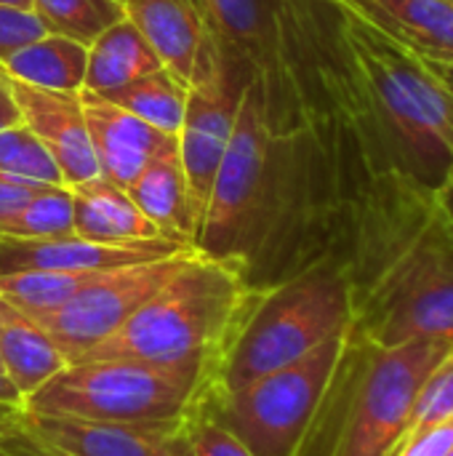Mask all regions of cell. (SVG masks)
<instances>
[{
	"label": "cell",
	"mask_w": 453,
	"mask_h": 456,
	"mask_svg": "<svg viewBox=\"0 0 453 456\" xmlns=\"http://www.w3.org/2000/svg\"><path fill=\"white\" fill-rule=\"evenodd\" d=\"M425 61H427V59H425ZM427 64H430V69L438 75V80L443 83V88L453 96V61H427Z\"/></svg>",
	"instance_id": "obj_37"
},
{
	"label": "cell",
	"mask_w": 453,
	"mask_h": 456,
	"mask_svg": "<svg viewBox=\"0 0 453 456\" xmlns=\"http://www.w3.org/2000/svg\"><path fill=\"white\" fill-rule=\"evenodd\" d=\"M214 377L192 366H158L131 358L75 361L24 401L35 417L83 419L104 425H176Z\"/></svg>",
	"instance_id": "obj_6"
},
{
	"label": "cell",
	"mask_w": 453,
	"mask_h": 456,
	"mask_svg": "<svg viewBox=\"0 0 453 456\" xmlns=\"http://www.w3.org/2000/svg\"><path fill=\"white\" fill-rule=\"evenodd\" d=\"M254 294L238 256L195 248L171 281L80 361L131 358L158 366H192L216 377Z\"/></svg>",
	"instance_id": "obj_4"
},
{
	"label": "cell",
	"mask_w": 453,
	"mask_h": 456,
	"mask_svg": "<svg viewBox=\"0 0 453 456\" xmlns=\"http://www.w3.org/2000/svg\"><path fill=\"white\" fill-rule=\"evenodd\" d=\"M192 251L195 246L163 259L101 273L75 299L53 313L37 315L35 321L48 331L67 361L75 363L88 350L112 337L166 281H171L184 267Z\"/></svg>",
	"instance_id": "obj_9"
},
{
	"label": "cell",
	"mask_w": 453,
	"mask_h": 456,
	"mask_svg": "<svg viewBox=\"0 0 453 456\" xmlns=\"http://www.w3.org/2000/svg\"><path fill=\"white\" fill-rule=\"evenodd\" d=\"M449 456H453V454H449Z\"/></svg>",
	"instance_id": "obj_42"
},
{
	"label": "cell",
	"mask_w": 453,
	"mask_h": 456,
	"mask_svg": "<svg viewBox=\"0 0 453 456\" xmlns=\"http://www.w3.org/2000/svg\"><path fill=\"white\" fill-rule=\"evenodd\" d=\"M433 198H435V206L443 214V219L453 227V171L446 176V182L435 190Z\"/></svg>",
	"instance_id": "obj_34"
},
{
	"label": "cell",
	"mask_w": 453,
	"mask_h": 456,
	"mask_svg": "<svg viewBox=\"0 0 453 456\" xmlns=\"http://www.w3.org/2000/svg\"><path fill=\"white\" fill-rule=\"evenodd\" d=\"M453 417V347L438 361V366L430 371V377L425 379L419 395H417V403H414V411H411V425H409V433L411 430H419V428H427V425H435V422H443V419H451ZM406 433V436H409Z\"/></svg>",
	"instance_id": "obj_29"
},
{
	"label": "cell",
	"mask_w": 453,
	"mask_h": 456,
	"mask_svg": "<svg viewBox=\"0 0 453 456\" xmlns=\"http://www.w3.org/2000/svg\"><path fill=\"white\" fill-rule=\"evenodd\" d=\"M350 329L302 361L264 374L235 393L216 395L211 390L219 417L243 438L254 456H302L342 361Z\"/></svg>",
	"instance_id": "obj_7"
},
{
	"label": "cell",
	"mask_w": 453,
	"mask_h": 456,
	"mask_svg": "<svg viewBox=\"0 0 453 456\" xmlns=\"http://www.w3.org/2000/svg\"><path fill=\"white\" fill-rule=\"evenodd\" d=\"M187 91H190V86L184 80H179L168 67H160L112 94H107L104 99H109L112 104L142 118L144 123L155 126L158 131L176 136L182 128L184 107H187Z\"/></svg>",
	"instance_id": "obj_22"
},
{
	"label": "cell",
	"mask_w": 453,
	"mask_h": 456,
	"mask_svg": "<svg viewBox=\"0 0 453 456\" xmlns=\"http://www.w3.org/2000/svg\"><path fill=\"white\" fill-rule=\"evenodd\" d=\"M69 366L48 331L24 310L0 297V369L27 401Z\"/></svg>",
	"instance_id": "obj_18"
},
{
	"label": "cell",
	"mask_w": 453,
	"mask_h": 456,
	"mask_svg": "<svg viewBox=\"0 0 453 456\" xmlns=\"http://www.w3.org/2000/svg\"><path fill=\"white\" fill-rule=\"evenodd\" d=\"M43 187H48V184H37V182H27V179H16V176H8V174H0V222L5 216H11L16 208H21Z\"/></svg>",
	"instance_id": "obj_32"
},
{
	"label": "cell",
	"mask_w": 453,
	"mask_h": 456,
	"mask_svg": "<svg viewBox=\"0 0 453 456\" xmlns=\"http://www.w3.org/2000/svg\"><path fill=\"white\" fill-rule=\"evenodd\" d=\"M8 88H11V86H8V75L0 69V96H3V94H8Z\"/></svg>",
	"instance_id": "obj_40"
},
{
	"label": "cell",
	"mask_w": 453,
	"mask_h": 456,
	"mask_svg": "<svg viewBox=\"0 0 453 456\" xmlns=\"http://www.w3.org/2000/svg\"><path fill=\"white\" fill-rule=\"evenodd\" d=\"M117 3H123V0H117Z\"/></svg>",
	"instance_id": "obj_41"
},
{
	"label": "cell",
	"mask_w": 453,
	"mask_h": 456,
	"mask_svg": "<svg viewBox=\"0 0 453 456\" xmlns=\"http://www.w3.org/2000/svg\"><path fill=\"white\" fill-rule=\"evenodd\" d=\"M11 96L21 112V123L40 139L48 155L56 160L67 187L99 176L96 155L85 128V115L77 94L35 88L19 80H11Z\"/></svg>",
	"instance_id": "obj_12"
},
{
	"label": "cell",
	"mask_w": 453,
	"mask_h": 456,
	"mask_svg": "<svg viewBox=\"0 0 453 456\" xmlns=\"http://www.w3.org/2000/svg\"><path fill=\"white\" fill-rule=\"evenodd\" d=\"M40 35H45V29L32 11H13L0 5V61Z\"/></svg>",
	"instance_id": "obj_31"
},
{
	"label": "cell",
	"mask_w": 453,
	"mask_h": 456,
	"mask_svg": "<svg viewBox=\"0 0 453 456\" xmlns=\"http://www.w3.org/2000/svg\"><path fill=\"white\" fill-rule=\"evenodd\" d=\"M270 158V118H267V94L262 77H251L240 88V104L235 115V126L216 168L208 203L203 211L198 248L232 256L246 222H251L254 208L262 195V182Z\"/></svg>",
	"instance_id": "obj_8"
},
{
	"label": "cell",
	"mask_w": 453,
	"mask_h": 456,
	"mask_svg": "<svg viewBox=\"0 0 453 456\" xmlns=\"http://www.w3.org/2000/svg\"><path fill=\"white\" fill-rule=\"evenodd\" d=\"M88 45L64 35H40L0 61V69L19 83L77 94L85 83Z\"/></svg>",
	"instance_id": "obj_21"
},
{
	"label": "cell",
	"mask_w": 453,
	"mask_h": 456,
	"mask_svg": "<svg viewBox=\"0 0 453 456\" xmlns=\"http://www.w3.org/2000/svg\"><path fill=\"white\" fill-rule=\"evenodd\" d=\"M195 5L203 13L216 45L222 51L232 48L235 53L248 56L259 69L270 48L262 0H195Z\"/></svg>",
	"instance_id": "obj_23"
},
{
	"label": "cell",
	"mask_w": 453,
	"mask_h": 456,
	"mask_svg": "<svg viewBox=\"0 0 453 456\" xmlns=\"http://www.w3.org/2000/svg\"><path fill=\"white\" fill-rule=\"evenodd\" d=\"M19 123H21V112H19L13 96H11V88H8V94L0 96V131L13 128V126H19Z\"/></svg>",
	"instance_id": "obj_35"
},
{
	"label": "cell",
	"mask_w": 453,
	"mask_h": 456,
	"mask_svg": "<svg viewBox=\"0 0 453 456\" xmlns=\"http://www.w3.org/2000/svg\"><path fill=\"white\" fill-rule=\"evenodd\" d=\"M453 337L376 345L355 323L302 456H392L409 433L417 395Z\"/></svg>",
	"instance_id": "obj_3"
},
{
	"label": "cell",
	"mask_w": 453,
	"mask_h": 456,
	"mask_svg": "<svg viewBox=\"0 0 453 456\" xmlns=\"http://www.w3.org/2000/svg\"><path fill=\"white\" fill-rule=\"evenodd\" d=\"M160 67L163 61L142 37V32L128 19H120L88 43L83 88L107 96Z\"/></svg>",
	"instance_id": "obj_20"
},
{
	"label": "cell",
	"mask_w": 453,
	"mask_h": 456,
	"mask_svg": "<svg viewBox=\"0 0 453 456\" xmlns=\"http://www.w3.org/2000/svg\"><path fill=\"white\" fill-rule=\"evenodd\" d=\"M0 403H13V406H24V398L19 395V390L11 385V379L3 374L0 369Z\"/></svg>",
	"instance_id": "obj_38"
},
{
	"label": "cell",
	"mask_w": 453,
	"mask_h": 456,
	"mask_svg": "<svg viewBox=\"0 0 453 456\" xmlns=\"http://www.w3.org/2000/svg\"><path fill=\"white\" fill-rule=\"evenodd\" d=\"M342 40L392 171L435 195L453 171V96L360 8L344 11Z\"/></svg>",
	"instance_id": "obj_2"
},
{
	"label": "cell",
	"mask_w": 453,
	"mask_h": 456,
	"mask_svg": "<svg viewBox=\"0 0 453 456\" xmlns=\"http://www.w3.org/2000/svg\"><path fill=\"white\" fill-rule=\"evenodd\" d=\"M355 329L376 345L453 337V227L433 192L384 174L358 216L352 256Z\"/></svg>",
	"instance_id": "obj_1"
},
{
	"label": "cell",
	"mask_w": 453,
	"mask_h": 456,
	"mask_svg": "<svg viewBox=\"0 0 453 456\" xmlns=\"http://www.w3.org/2000/svg\"><path fill=\"white\" fill-rule=\"evenodd\" d=\"M171 446L176 456H254L243 438L219 417L211 390L174 425Z\"/></svg>",
	"instance_id": "obj_25"
},
{
	"label": "cell",
	"mask_w": 453,
	"mask_h": 456,
	"mask_svg": "<svg viewBox=\"0 0 453 456\" xmlns=\"http://www.w3.org/2000/svg\"><path fill=\"white\" fill-rule=\"evenodd\" d=\"M125 192L166 238L198 248V216L179 160V142L152 158Z\"/></svg>",
	"instance_id": "obj_17"
},
{
	"label": "cell",
	"mask_w": 453,
	"mask_h": 456,
	"mask_svg": "<svg viewBox=\"0 0 453 456\" xmlns=\"http://www.w3.org/2000/svg\"><path fill=\"white\" fill-rule=\"evenodd\" d=\"M0 456H43L40 452H35L21 436H16V438H11L8 444H3L0 446Z\"/></svg>",
	"instance_id": "obj_36"
},
{
	"label": "cell",
	"mask_w": 453,
	"mask_h": 456,
	"mask_svg": "<svg viewBox=\"0 0 453 456\" xmlns=\"http://www.w3.org/2000/svg\"><path fill=\"white\" fill-rule=\"evenodd\" d=\"M72 230V192L64 184H48L35 192L21 208L0 222V238L13 240H40L64 238Z\"/></svg>",
	"instance_id": "obj_26"
},
{
	"label": "cell",
	"mask_w": 453,
	"mask_h": 456,
	"mask_svg": "<svg viewBox=\"0 0 453 456\" xmlns=\"http://www.w3.org/2000/svg\"><path fill=\"white\" fill-rule=\"evenodd\" d=\"M109 273V270H107ZM101 273H69V270H21L0 275V297L27 315L37 318L59 310L75 299Z\"/></svg>",
	"instance_id": "obj_24"
},
{
	"label": "cell",
	"mask_w": 453,
	"mask_h": 456,
	"mask_svg": "<svg viewBox=\"0 0 453 456\" xmlns=\"http://www.w3.org/2000/svg\"><path fill=\"white\" fill-rule=\"evenodd\" d=\"M382 29L427 61H453V0H358Z\"/></svg>",
	"instance_id": "obj_19"
},
{
	"label": "cell",
	"mask_w": 453,
	"mask_h": 456,
	"mask_svg": "<svg viewBox=\"0 0 453 456\" xmlns=\"http://www.w3.org/2000/svg\"><path fill=\"white\" fill-rule=\"evenodd\" d=\"M80 104L85 115V128L96 155L99 176L128 190V184L142 174V168L160 152L176 147V136L158 131L128 110L112 104L109 99L80 91Z\"/></svg>",
	"instance_id": "obj_15"
},
{
	"label": "cell",
	"mask_w": 453,
	"mask_h": 456,
	"mask_svg": "<svg viewBox=\"0 0 453 456\" xmlns=\"http://www.w3.org/2000/svg\"><path fill=\"white\" fill-rule=\"evenodd\" d=\"M171 430L174 425H104L24 411L19 436L43 456H176Z\"/></svg>",
	"instance_id": "obj_14"
},
{
	"label": "cell",
	"mask_w": 453,
	"mask_h": 456,
	"mask_svg": "<svg viewBox=\"0 0 453 456\" xmlns=\"http://www.w3.org/2000/svg\"><path fill=\"white\" fill-rule=\"evenodd\" d=\"M238 104H240V91L232 86L224 59L214 67L208 77L192 83L187 91V107L176 142H179V160L184 168V179L190 187V200L198 216V232H200V222L216 168L222 163V155L227 150L235 126Z\"/></svg>",
	"instance_id": "obj_10"
},
{
	"label": "cell",
	"mask_w": 453,
	"mask_h": 456,
	"mask_svg": "<svg viewBox=\"0 0 453 456\" xmlns=\"http://www.w3.org/2000/svg\"><path fill=\"white\" fill-rule=\"evenodd\" d=\"M32 13L48 35H64L85 45L125 19V8L117 0H32Z\"/></svg>",
	"instance_id": "obj_27"
},
{
	"label": "cell",
	"mask_w": 453,
	"mask_h": 456,
	"mask_svg": "<svg viewBox=\"0 0 453 456\" xmlns=\"http://www.w3.org/2000/svg\"><path fill=\"white\" fill-rule=\"evenodd\" d=\"M21 422H24V406L0 403V446L21 433Z\"/></svg>",
	"instance_id": "obj_33"
},
{
	"label": "cell",
	"mask_w": 453,
	"mask_h": 456,
	"mask_svg": "<svg viewBox=\"0 0 453 456\" xmlns=\"http://www.w3.org/2000/svg\"><path fill=\"white\" fill-rule=\"evenodd\" d=\"M0 174L37 184H64L56 160L24 123L0 131Z\"/></svg>",
	"instance_id": "obj_28"
},
{
	"label": "cell",
	"mask_w": 453,
	"mask_h": 456,
	"mask_svg": "<svg viewBox=\"0 0 453 456\" xmlns=\"http://www.w3.org/2000/svg\"><path fill=\"white\" fill-rule=\"evenodd\" d=\"M123 8L163 67L187 86L208 77L224 59L195 0H123Z\"/></svg>",
	"instance_id": "obj_11"
},
{
	"label": "cell",
	"mask_w": 453,
	"mask_h": 456,
	"mask_svg": "<svg viewBox=\"0 0 453 456\" xmlns=\"http://www.w3.org/2000/svg\"><path fill=\"white\" fill-rule=\"evenodd\" d=\"M192 248L174 238L142 240V243H96L77 235L13 240L0 238V275L21 270H69V273H107L139 262L163 259Z\"/></svg>",
	"instance_id": "obj_13"
},
{
	"label": "cell",
	"mask_w": 453,
	"mask_h": 456,
	"mask_svg": "<svg viewBox=\"0 0 453 456\" xmlns=\"http://www.w3.org/2000/svg\"><path fill=\"white\" fill-rule=\"evenodd\" d=\"M72 230L77 238L96 243H142L166 238L131 200V195L104 176L69 187Z\"/></svg>",
	"instance_id": "obj_16"
},
{
	"label": "cell",
	"mask_w": 453,
	"mask_h": 456,
	"mask_svg": "<svg viewBox=\"0 0 453 456\" xmlns=\"http://www.w3.org/2000/svg\"><path fill=\"white\" fill-rule=\"evenodd\" d=\"M453 454V417L411 430L392 456H449Z\"/></svg>",
	"instance_id": "obj_30"
},
{
	"label": "cell",
	"mask_w": 453,
	"mask_h": 456,
	"mask_svg": "<svg viewBox=\"0 0 453 456\" xmlns=\"http://www.w3.org/2000/svg\"><path fill=\"white\" fill-rule=\"evenodd\" d=\"M0 5L13 11H32V0H0Z\"/></svg>",
	"instance_id": "obj_39"
},
{
	"label": "cell",
	"mask_w": 453,
	"mask_h": 456,
	"mask_svg": "<svg viewBox=\"0 0 453 456\" xmlns=\"http://www.w3.org/2000/svg\"><path fill=\"white\" fill-rule=\"evenodd\" d=\"M355 323L352 286L334 259L315 262L275 289L254 294L214 377V393H235L286 369Z\"/></svg>",
	"instance_id": "obj_5"
}]
</instances>
